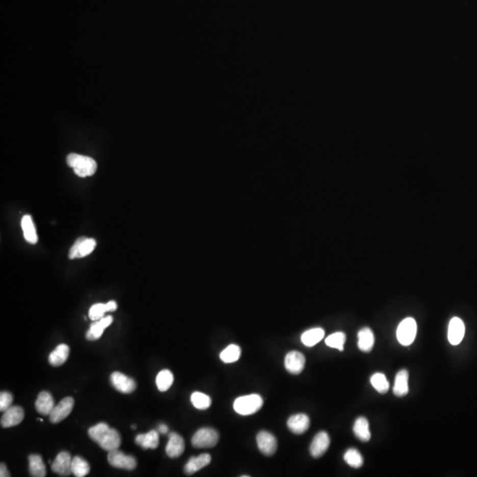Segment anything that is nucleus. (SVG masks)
Segmentation results:
<instances>
[{"mask_svg":"<svg viewBox=\"0 0 477 477\" xmlns=\"http://www.w3.org/2000/svg\"><path fill=\"white\" fill-rule=\"evenodd\" d=\"M88 434L93 441L98 444L105 451L116 450L121 444V438L119 432L114 429L110 428L105 422H100L89 428Z\"/></svg>","mask_w":477,"mask_h":477,"instance_id":"nucleus-1","label":"nucleus"},{"mask_svg":"<svg viewBox=\"0 0 477 477\" xmlns=\"http://www.w3.org/2000/svg\"><path fill=\"white\" fill-rule=\"evenodd\" d=\"M66 163L81 178L92 176L97 169L96 162L93 158L76 153H71L67 156Z\"/></svg>","mask_w":477,"mask_h":477,"instance_id":"nucleus-2","label":"nucleus"},{"mask_svg":"<svg viewBox=\"0 0 477 477\" xmlns=\"http://www.w3.org/2000/svg\"><path fill=\"white\" fill-rule=\"evenodd\" d=\"M263 405V398L260 395L249 394L236 398L234 408L239 415H250L259 411Z\"/></svg>","mask_w":477,"mask_h":477,"instance_id":"nucleus-3","label":"nucleus"},{"mask_svg":"<svg viewBox=\"0 0 477 477\" xmlns=\"http://www.w3.org/2000/svg\"><path fill=\"white\" fill-rule=\"evenodd\" d=\"M219 439L217 431L212 428H202L194 433L192 444L195 448L214 447Z\"/></svg>","mask_w":477,"mask_h":477,"instance_id":"nucleus-4","label":"nucleus"},{"mask_svg":"<svg viewBox=\"0 0 477 477\" xmlns=\"http://www.w3.org/2000/svg\"><path fill=\"white\" fill-rule=\"evenodd\" d=\"M417 333V324L414 318L408 317L403 320L397 330V339L403 346H409L414 342Z\"/></svg>","mask_w":477,"mask_h":477,"instance_id":"nucleus-5","label":"nucleus"},{"mask_svg":"<svg viewBox=\"0 0 477 477\" xmlns=\"http://www.w3.org/2000/svg\"><path fill=\"white\" fill-rule=\"evenodd\" d=\"M96 247V241L92 238L81 237L76 240L69 250L70 259L83 258L92 253Z\"/></svg>","mask_w":477,"mask_h":477,"instance_id":"nucleus-6","label":"nucleus"},{"mask_svg":"<svg viewBox=\"0 0 477 477\" xmlns=\"http://www.w3.org/2000/svg\"><path fill=\"white\" fill-rule=\"evenodd\" d=\"M108 462L112 467L125 470H134L137 466V462L135 458L130 455H127L124 453L119 451L118 449L109 451Z\"/></svg>","mask_w":477,"mask_h":477,"instance_id":"nucleus-7","label":"nucleus"},{"mask_svg":"<svg viewBox=\"0 0 477 477\" xmlns=\"http://www.w3.org/2000/svg\"><path fill=\"white\" fill-rule=\"evenodd\" d=\"M74 406V399L72 397H66L53 408L51 413L49 421L54 424L59 423L60 421L66 419L71 414L72 408Z\"/></svg>","mask_w":477,"mask_h":477,"instance_id":"nucleus-8","label":"nucleus"},{"mask_svg":"<svg viewBox=\"0 0 477 477\" xmlns=\"http://www.w3.org/2000/svg\"><path fill=\"white\" fill-rule=\"evenodd\" d=\"M111 384L119 392L129 394L136 389V383L134 379L129 378L120 372H113L111 378Z\"/></svg>","mask_w":477,"mask_h":477,"instance_id":"nucleus-9","label":"nucleus"},{"mask_svg":"<svg viewBox=\"0 0 477 477\" xmlns=\"http://www.w3.org/2000/svg\"><path fill=\"white\" fill-rule=\"evenodd\" d=\"M258 449L265 456H272L277 451L278 442L273 435L268 431H260L257 436Z\"/></svg>","mask_w":477,"mask_h":477,"instance_id":"nucleus-10","label":"nucleus"},{"mask_svg":"<svg viewBox=\"0 0 477 477\" xmlns=\"http://www.w3.org/2000/svg\"><path fill=\"white\" fill-rule=\"evenodd\" d=\"M72 460L69 453L61 451L53 461L52 470L60 476H68L72 474Z\"/></svg>","mask_w":477,"mask_h":477,"instance_id":"nucleus-11","label":"nucleus"},{"mask_svg":"<svg viewBox=\"0 0 477 477\" xmlns=\"http://www.w3.org/2000/svg\"><path fill=\"white\" fill-rule=\"evenodd\" d=\"M24 416L25 413L23 408L19 406H12L7 411L4 412L3 416L1 417V426L2 428L17 426L23 421Z\"/></svg>","mask_w":477,"mask_h":477,"instance_id":"nucleus-12","label":"nucleus"},{"mask_svg":"<svg viewBox=\"0 0 477 477\" xmlns=\"http://www.w3.org/2000/svg\"><path fill=\"white\" fill-rule=\"evenodd\" d=\"M305 357L302 353L297 351L289 352L285 358V367L287 371L293 375H299L305 366Z\"/></svg>","mask_w":477,"mask_h":477,"instance_id":"nucleus-13","label":"nucleus"},{"mask_svg":"<svg viewBox=\"0 0 477 477\" xmlns=\"http://www.w3.org/2000/svg\"><path fill=\"white\" fill-rule=\"evenodd\" d=\"M331 440L329 435L325 431H321L316 435L310 444V454L314 458H320L328 450Z\"/></svg>","mask_w":477,"mask_h":477,"instance_id":"nucleus-14","label":"nucleus"},{"mask_svg":"<svg viewBox=\"0 0 477 477\" xmlns=\"http://www.w3.org/2000/svg\"><path fill=\"white\" fill-rule=\"evenodd\" d=\"M465 335L464 322L459 317L451 318L448 327V340L454 346H457L462 341Z\"/></svg>","mask_w":477,"mask_h":477,"instance_id":"nucleus-15","label":"nucleus"},{"mask_svg":"<svg viewBox=\"0 0 477 477\" xmlns=\"http://www.w3.org/2000/svg\"><path fill=\"white\" fill-rule=\"evenodd\" d=\"M184 451L185 442L183 438L175 432L170 433L169 440L165 447L168 457L176 459L181 456Z\"/></svg>","mask_w":477,"mask_h":477,"instance_id":"nucleus-16","label":"nucleus"},{"mask_svg":"<svg viewBox=\"0 0 477 477\" xmlns=\"http://www.w3.org/2000/svg\"><path fill=\"white\" fill-rule=\"evenodd\" d=\"M113 322V317L111 316H104L103 318L97 321H94L89 327V331L87 332L86 338L90 341H95L102 337L105 330L112 324Z\"/></svg>","mask_w":477,"mask_h":477,"instance_id":"nucleus-17","label":"nucleus"},{"mask_svg":"<svg viewBox=\"0 0 477 477\" xmlns=\"http://www.w3.org/2000/svg\"><path fill=\"white\" fill-rule=\"evenodd\" d=\"M310 417L305 414L292 415L287 421V427L293 433L297 435L305 433L310 428Z\"/></svg>","mask_w":477,"mask_h":477,"instance_id":"nucleus-18","label":"nucleus"},{"mask_svg":"<svg viewBox=\"0 0 477 477\" xmlns=\"http://www.w3.org/2000/svg\"><path fill=\"white\" fill-rule=\"evenodd\" d=\"M36 411L42 415H49L55 407L54 405V399L53 396L49 392H40L37 396L36 404Z\"/></svg>","mask_w":477,"mask_h":477,"instance_id":"nucleus-19","label":"nucleus"},{"mask_svg":"<svg viewBox=\"0 0 477 477\" xmlns=\"http://www.w3.org/2000/svg\"><path fill=\"white\" fill-rule=\"evenodd\" d=\"M211 461V455L208 454H201L197 457H191L188 463L185 466V473L189 475L194 474L210 464Z\"/></svg>","mask_w":477,"mask_h":477,"instance_id":"nucleus-20","label":"nucleus"},{"mask_svg":"<svg viewBox=\"0 0 477 477\" xmlns=\"http://www.w3.org/2000/svg\"><path fill=\"white\" fill-rule=\"evenodd\" d=\"M135 443L145 450L156 449L159 444V434L157 431H150L145 434H139L135 438Z\"/></svg>","mask_w":477,"mask_h":477,"instance_id":"nucleus-21","label":"nucleus"},{"mask_svg":"<svg viewBox=\"0 0 477 477\" xmlns=\"http://www.w3.org/2000/svg\"><path fill=\"white\" fill-rule=\"evenodd\" d=\"M69 346L66 344H60L49 354V363L53 367L63 365L69 356Z\"/></svg>","mask_w":477,"mask_h":477,"instance_id":"nucleus-22","label":"nucleus"},{"mask_svg":"<svg viewBox=\"0 0 477 477\" xmlns=\"http://www.w3.org/2000/svg\"><path fill=\"white\" fill-rule=\"evenodd\" d=\"M375 344V337L371 330L365 327L358 333V347L362 352L369 353L371 351Z\"/></svg>","mask_w":477,"mask_h":477,"instance_id":"nucleus-23","label":"nucleus"},{"mask_svg":"<svg viewBox=\"0 0 477 477\" xmlns=\"http://www.w3.org/2000/svg\"><path fill=\"white\" fill-rule=\"evenodd\" d=\"M30 474L33 477L46 476V467L43 459L38 454H31L29 456Z\"/></svg>","mask_w":477,"mask_h":477,"instance_id":"nucleus-24","label":"nucleus"},{"mask_svg":"<svg viewBox=\"0 0 477 477\" xmlns=\"http://www.w3.org/2000/svg\"><path fill=\"white\" fill-rule=\"evenodd\" d=\"M21 228L23 231V235L25 240L30 244H36L38 240L36 234V227L34 224L32 217L30 215H25L21 219Z\"/></svg>","mask_w":477,"mask_h":477,"instance_id":"nucleus-25","label":"nucleus"},{"mask_svg":"<svg viewBox=\"0 0 477 477\" xmlns=\"http://www.w3.org/2000/svg\"><path fill=\"white\" fill-rule=\"evenodd\" d=\"M393 392L398 397H403L406 394H408V372L406 369H401L396 375Z\"/></svg>","mask_w":477,"mask_h":477,"instance_id":"nucleus-26","label":"nucleus"},{"mask_svg":"<svg viewBox=\"0 0 477 477\" xmlns=\"http://www.w3.org/2000/svg\"><path fill=\"white\" fill-rule=\"evenodd\" d=\"M354 432L359 440L368 442L370 439L369 421L365 417H359L354 425Z\"/></svg>","mask_w":477,"mask_h":477,"instance_id":"nucleus-27","label":"nucleus"},{"mask_svg":"<svg viewBox=\"0 0 477 477\" xmlns=\"http://www.w3.org/2000/svg\"><path fill=\"white\" fill-rule=\"evenodd\" d=\"M324 337V331L322 328H313L306 331L302 335V342L306 346H314L319 343Z\"/></svg>","mask_w":477,"mask_h":477,"instance_id":"nucleus-28","label":"nucleus"},{"mask_svg":"<svg viewBox=\"0 0 477 477\" xmlns=\"http://www.w3.org/2000/svg\"><path fill=\"white\" fill-rule=\"evenodd\" d=\"M173 375L169 369H163L158 373L156 379V384L160 392H166L173 384Z\"/></svg>","mask_w":477,"mask_h":477,"instance_id":"nucleus-29","label":"nucleus"},{"mask_svg":"<svg viewBox=\"0 0 477 477\" xmlns=\"http://www.w3.org/2000/svg\"><path fill=\"white\" fill-rule=\"evenodd\" d=\"M90 471V467L83 458L76 456L72 460V474L76 477L86 476Z\"/></svg>","mask_w":477,"mask_h":477,"instance_id":"nucleus-30","label":"nucleus"},{"mask_svg":"<svg viewBox=\"0 0 477 477\" xmlns=\"http://www.w3.org/2000/svg\"><path fill=\"white\" fill-rule=\"evenodd\" d=\"M241 355L240 347L237 345H229L220 354V359L224 363H233L237 362Z\"/></svg>","mask_w":477,"mask_h":477,"instance_id":"nucleus-31","label":"nucleus"},{"mask_svg":"<svg viewBox=\"0 0 477 477\" xmlns=\"http://www.w3.org/2000/svg\"><path fill=\"white\" fill-rule=\"evenodd\" d=\"M191 402L194 408L199 410H205L211 407V398L203 392H195L191 395Z\"/></svg>","mask_w":477,"mask_h":477,"instance_id":"nucleus-32","label":"nucleus"},{"mask_svg":"<svg viewBox=\"0 0 477 477\" xmlns=\"http://www.w3.org/2000/svg\"><path fill=\"white\" fill-rule=\"evenodd\" d=\"M370 383H371L372 386L379 393L384 394V393L388 392L390 385H389L388 380L386 379V376L383 373H375V374L372 375L371 379H370Z\"/></svg>","mask_w":477,"mask_h":477,"instance_id":"nucleus-33","label":"nucleus"},{"mask_svg":"<svg viewBox=\"0 0 477 477\" xmlns=\"http://www.w3.org/2000/svg\"><path fill=\"white\" fill-rule=\"evenodd\" d=\"M344 460L350 467H355V468H359L363 464V458H362V454L354 448L348 449L346 451V454L344 455Z\"/></svg>","mask_w":477,"mask_h":477,"instance_id":"nucleus-34","label":"nucleus"},{"mask_svg":"<svg viewBox=\"0 0 477 477\" xmlns=\"http://www.w3.org/2000/svg\"><path fill=\"white\" fill-rule=\"evenodd\" d=\"M346 334L344 333H335L326 338L325 344L330 347L338 349L339 351L344 350V345L346 342Z\"/></svg>","mask_w":477,"mask_h":477,"instance_id":"nucleus-35","label":"nucleus"},{"mask_svg":"<svg viewBox=\"0 0 477 477\" xmlns=\"http://www.w3.org/2000/svg\"><path fill=\"white\" fill-rule=\"evenodd\" d=\"M109 312L108 305L107 303H96L94 304L89 311V317L92 321H97L105 316V314Z\"/></svg>","mask_w":477,"mask_h":477,"instance_id":"nucleus-36","label":"nucleus"},{"mask_svg":"<svg viewBox=\"0 0 477 477\" xmlns=\"http://www.w3.org/2000/svg\"><path fill=\"white\" fill-rule=\"evenodd\" d=\"M13 395L10 392H1L0 393V411H7L13 404Z\"/></svg>","mask_w":477,"mask_h":477,"instance_id":"nucleus-37","label":"nucleus"},{"mask_svg":"<svg viewBox=\"0 0 477 477\" xmlns=\"http://www.w3.org/2000/svg\"><path fill=\"white\" fill-rule=\"evenodd\" d=\"M0 476L1 477H10L11 474L9 471L7 470V466L4 463L0 465Z\"/></svg>","mask_w":477,"mask_h":477,"instance_id":"nucleus-38","label":"nucleus"},{"mask_svg":"<svg viewBox=\"0 0 477 477\" xmlns=\"http://www.w3.org/2000/svg\"><path fill=\"white\" fill-rule=\"evenodd\" d=\"M108 305L109 312H114L118 309V304L114 300H110L107 303Z\"/></svg>","mask_w":477,"mask_h":477,"instance_id":"nucleus-39","label":"nucleus"},{"mask_svg":"<svg viewBox=\"0 0 477 477\" xmlns=\"http://www.w3.org/2000/svg\"><path fill=\"white\" fill-rule=\"evenodd\" d=\"M158 431L161 434H166L168 432V427L165 424H160L158 426Z\"/></svg>","mask_w":477,"mask_h":477,"instance_id":"nucleus-40","label":"nucleus"},{"mask_svg":"<svg viewBox=\"0 0 477 477\" xmlns=\"http://www.w3.org/2000/svg\"><path fill=\"white\" fill-rule=\"evenodd\" d=\"M135 428H136V426H135V425H132V429H135Z\"/></svg>","mask_w":477,"mask_h":477,"instance_id":"nucleus-41","label":"nucleus"}]
</instances>
